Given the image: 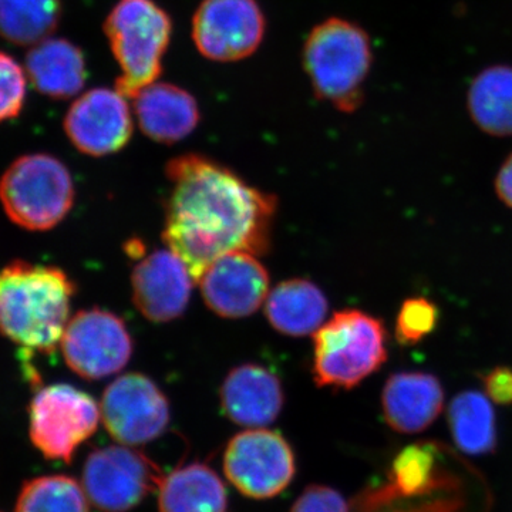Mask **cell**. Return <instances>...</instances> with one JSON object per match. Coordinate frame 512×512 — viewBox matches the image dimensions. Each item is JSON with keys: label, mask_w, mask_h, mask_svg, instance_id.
Wrapping results in <instances>:
<instances>
[{"label": "cell", "mask_w": 512, "mask_h": 512, "mask_svg": "<svg viewBox=\"0 0 512 512\" xmlns=\"http://www.w3.org/2000/svg\"><path fill=\"white\" fill-rule=\"evenodd\" d=\"M165 245L187 265L194 282L221 256L271 248L278 201L228 167L200 156L175 157L165 168Z\"/></svg>", "instance_id": "6da1fadb"}, {"label": "cell", "mask_w": 512, "mask_h": 512, "mask_svg": "<svg viewBox=\"0 0 512 512\" xmlns=\"http://www.w3.org/2000/svg\"><path fill=\"white\" fill-rule=\"evenodd\" d=\"M76 285L55 266L0 269V332L26 352L52 353L69 323Z\"/></svg>", "instance_id": "7a4b0ae2"}, {"label": "cell", "mask_w": 512, "mask_h": 512, "mask_svg": "<svg viewBox=\"0 0 512 512\" xmlns=\"http://www.w3.org/2000/svg\"><path fill=\"white\" fill-rule=\"evenodd\" d=\"M302 60L319 100L342 113H355L362 106L373 53L360 26L340 18L325 20L309 33Z\"/></svg>", "instance_id": "3957f363"}, {"label": "cell", "mask_w": 512, "mask_h": 512, "mask_svg": "<svg viewBox=\"0 0 512 512\" xmlns=\"http://www.w3.org/2000/svg\"><path fill=\"white\" fill-rule=\"evenodd\" d=\"M382 320L359 309H343L313 333L312 375L319 387L350 390L386 363Z\"/></svg>", "instance_id": "277c9868"}, {"label": "cell", "mask_w": 512, "mask_h": 512, "mask_svg": "<svg viewBox=\"0 0 512 512\" xmlns=\"http://www.w3.org/2000/svg\"><path fill=\"white\" fill-rule=\"evenodd\" d=\"M104 32L121 69L116 90L136 99L163 72L173 32L171 18L154 0H120L107 16Z\"/></svg>", "instance_id": "5b68a950"}, {"label": "cell", "mask_w": 512, "mask_h": 512, "mask_svg": "<svg viewBox=\"0 0 512 512\" xmlns=\"http://www.w3.org/2000/svg\"><path fill=\"white\" fill-rule=\"evenodd\" d=\"M0 201L19 227L47 231L72 210V175L62 161L49 154L20 157L0 180Z\"/></svg>", "instance_id": "8992f818"}, {"label": "cell", "mask_w": 512, "mask_h": 512, "mask_svg": "<svg viewBox=\"0 0 512 512\" xmlns=\"http://www.w3.org/2000/svg\"><path fill=\"white\" fill-rule=\"evenodd\" d=\"M100 407L90 394L70 384H52L30 404V439L50 460L72 461L74 451L96 433Z\"/></svg>", "instance_id": "52a82bcc"}, {"label": "cell", "mask_w": 512, "mask_h": 512, "mask_svg": "<svg viewBox=\"0 0 512 512\" xmlns=\"http://www.w3.org/2000/svg\"><path fill=\"white\" fill-rule=\"evenodd\" d=\"M160 467L130 446L99 448L87 457L82 485L90 504L103 512H127L158 490Z\"/></svg>", "instance_id": "ba28073f"}, {"label": "cell", "mask_w": 512, "mask_h": 512, "mask_svg": "<svg viewBox=\"0 0 512 512\" xmlns=\"http://www.w3.org/2000/svg\"><path fill=\"white\" fill-rule=\"evenodd\" d=\"M224 473L239 493L254 500L276 497L295 477V456L288 441L266 429L232 437L224 453Z\"/></svg>", "instance_id": "9c48e42d"}, {"label": "cell", "mask_w": 512, "mask_h": 512, "mask_svg": "<svg viewBox=\"0 0 512 512\" xmlns=\"http://www.w3.org/2000/svg\"><path fill=\"white\" fill-rule=\"evenodd\" d=\"M60 345L67 366L87 380L116 375L133 355V339L123 319L97 308L77 312Z\"/></svg>", "instance_id": "30bf717a"}, {"label": "cell", "mask_w": 512, "mask_h": 512, "mask_svg": "<svg viewBox=\"0 0 512 512\" xmlns=\"http://www.w3.org/2000/svg\"><path fill=\"white\" fill-rule=\"evenodd\" d=\"M101 420L123 446L137 447L156 440L170 423V404L150 377L127 373L104 390Z\"/></svg>", "instance_id": "8fae6325"}, {"label": "cell", "mask_w": 512, "mask_h": 512, "mask_svg": "<svg viewBox=\"0 0 512 512\" xmlns=\"http://www.w3.org/2000/svg\"><path fill=\"white\" fill-rule=\"evenodd\" d=\"M265 29L256 0H202L192 20V39L207 59L238 62L261 46Z\"/></svg>", "instance_id": "7c38bea8"}, {"label": "cell", "mask_w": 512, "mask_h": 512, "mask_svg": "<svg viewBox=\"0 0 512 512\" xmlns=\"http://www.w3.org/2000/svg\"><path fill=\"white\" fill-rule=\"evenodd\" d=\"M64 130L73 146L87 156L104 157L123 150L133 136L126 97L104 87L84 93L67 111Z\"/></svg>", "instance_id": "4fadbf2b"}, {"label": "cell", "mask_w": 512, "mask_h": 512, "mask_svg": "<svg viewBox=\"0 0 512 512\" xmlns=\"http://www.w3.org/2000/svg\"><path fill=\"white\" fill-rule=\"evenodd\" d=\"M202 298L221 318L251 316L269 295V274L256 255L232 252L208 266L201 275Z\"/></svg>", "instance_id": "5bb4252c"}, {"label": "cell", "mask_w": 512, "mask_h": 512, "mask_svg": "<svg viewBox=\"0 0 512 512\" xmlns=\"http://www.w3.org/2000/svg\"><path fill=\"white\" fill-rule=\"evenodd\" d=\"M192 284L194 279L180 256L170 249H157L134 266L133 302L151 322H171L187 309Z\"/></svg>", "instance_id": "9a60e30c"}, {"label": "cell", "mask_w": 512, "mask_h": 512, "mask_svg": "<svg viewBox=\"0 0 512 512\" xmlns=\"http://www.w3.org/2000/svg\"><path fill=\"white\" fill-rule=\"evenodd\" d=\"M220 399L222 410L232 423L248 429H265L281 414L285 394L274 372L247 363L228 373Z\"/></svg>", "instance_id": "2e32d148"}, {"label": "cell", "mask_w": 512, "mask_h": 512, "mask_svg": "<svg viewBox=\"0 0 512 512\" xmlns=\"http://www.w3.org/2000/svg\"><path fill=\"white\" fill-rule=\"evenodd\" d=\"M443 406V386L430 373H394L384 384V420L397 433L416 434L429 429L439 419Z\"/></svg>", "instance_id": "e0dca14e"}, {"label": "cell", "mask_w": 512, "mask_h": 512, "mask_svg": "<svg viewBox=\"0 0 512 512\" xmlns=\"http://www.w3.org/2000/svg\"><path fill=\"white\" fill-rule=\"evenodd\" d=\"M138 126L157 143L174 144L190 136L200 123V107L187 90L153 83L134 99Z\"/></svg>", "instance_id": "ac0fdd59"}, {"label": "cell", "mask_w": 512, "mask_h": 512, "mask_svg": "<svg viewBox=\"0 0 512 512\" xmlns=\"http://www.w3.org/2000/svg\"><path fill=\"white\" fill-rule=\"evenodd\" d=\"M26 73L33 87L52 99H69L86 83V60L69 40L46 39L26 57Z\"/></svg>", "instance_id": "d6986e66"}, {"label": "cell", "mask_w": 512, "mask_h": 512, "mask_svg": "<svg viewBox=\"0 0 512 512\" xmlns=\"http://www.w3.org/2000/svg\"><path fill=\"white\" fill-rule=\"evenodd\" d=\"M328 311L325 293L308 279L281 282L265 301V315L272 328L293 338L315 333L325 323Z\"/></svg>", "instance_id": "ffe728a7"}, {"label": "cell", "mask_w": 512, "mask_h": 512, "mask_svg": "<svg viewBox=\"0 0 512 512\" xmlns=\"http://www.w3.org/2000/svg\"><path fill=\"white\" fill-rule=\"evenodd\" d=\"M160 512H227L224 481L211 467L191 463L175 468L158 485Z\"/></svg>", "instance_id": "44dd1931"}, {"label": "cell", "mask_w": 512, "mask_h": 512, "mask_svg": "<svg viewBox=\"0 0 512 512\" xmlns=\"http://www.w3.org/2000/svg\"><path fill=\"white\" fill-rule=\"evenodd\" d=\"M467 106L484 133L512 136V67H488L478 74L468 89Z\"/></svg>", "instance_id": "7402d4cb"}, {"label": "cell", "mask_w": 512, "mask_h": 512, "mask_svg": "<svg viewBox=\"0 0 512 512\" xmlns=\"http://www.w3.org/2000/svg\"><path fill=\"white\" fill-rule=\"evenodd\" d=\"M448 427L454 443L470 456L493 453L497 447V423L491 400L484 393L461 392L451 400Z\"/></svg>", "instance_id": "603a6c76"}, {"label": "cell", "mask_w": 512, "mask_h": 512, "mask_svg": "<svg viewBox=\"0 0 512 512\" xmlns=\"http://www.w3.org/2000/svg\"><path fill=\"white\" fill-rule=\"evenodd\" d=\"M62 18L60 0H0V36L18 46H36Z\"/></svg>", "instance_id": "cb8c5ba5"}, {"label": "cell", "mask_w": 512, "mask_h": 512, "mask_svg": "<svg viewBox=\"0 0 512 512\" xmlns=\"http://www.w3.org/2000/svg\"><path fill=\"white\" fill-rule=\"evenodd\" d=\"M15 512H90V501L72 477H37L23 485Z\"/></svg>", "instance_id": "d4e9b609"}, {"label": "cell", "mask_w": 512, "mask_h": 512, "mask_svg": "<svg viewBox=\"0 0 512 512\" xmlns=\"http://www.w3.org/2000/svg\"><path fill=\"white\" fill-rule=\"evenodd\" d=\"M440 311L430 299L417 296L403 302L396 319V339L400 345L413 346L426 339L439 325Z\"/></svg>", "instance_id": "484cf974"}, {"label": "cell", "mask_w": 512, "mask_h": 512, "mask_svg": "<svg viewBox=\"0 0 512 512\" xmlns=\"http://www.w3.org/2000/svg\"><path fill=\"white\" fill-rule=\"evenodd\" d=\"M28 76L8 53L0 52V121L15 119L25 106Z\"/></svg>", "instance_id": "4316f807"}, {"label": "cell", "mask_w": 512, "mask_h": 512, "mask_svg": "<svg viewBox=\"0 0 512 512\" xmlns=\"http://www.w3.org/2000/svg\"><path fill=\"white\" fill-rule=\"evenodd\" d=\"M433 454L429 446H416L404 448L394 461V478L397 484L406 491L419 490L426 483L433 467Z\"/></svg>", "instance_id": "83f0119b"}, {"label": "cell", "mask_w": 512, "mask_h": 512, "mask_svg": "<svg viewBox=\"0 0 512 512\" xmlns=\"http://www.w3.org/2000/svg\"><path fill=\"white\" fill-rule=\"evenodd\" d=\"M291 512H349L345 498L333 488L311 485L292 505Z\"/></svg>", "instance_id": "f1b7e54d"}, {"label": "cell", "mask_w": 512, "mask_h": 512, "mask_svg": "<svg viewBox=\"0 0 512 512\" xmlns=\"http://www.w3.org/2000/svg\"><path fill=\"white\" fill-rule=\"evenodd\" d=\"M485 396L493 403L501 406L512 404V369L507 366H497L483 376Z\"/></svg>", "instance_id": "f546056e"}, {"label": "cell", "mask_w": 512, "mask_h": 512, "mask_svg": "<svg viewBox=\"0 0 512 512\" xmlns=\"http://www.w3.org/2000/svg\"><path fill=\"white\" fill-rule=\"evenodd\" d=\"M495 192L503 204L512 210V153L501 165L495 177Z\"/></svg>", "instance_id": "4dcf8cb0"}]
</instances>
